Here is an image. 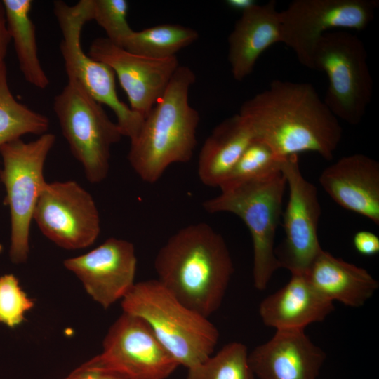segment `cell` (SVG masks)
Segmentation results:
<instances>
[{"label":"cell","mask_w":379,"mask_h":379,"mask_svg":"<svg viewBox=\"0 0 379 379\" xmlns=\"http://www.w3.org/2000/svg\"><path fill=\"white\" fill-rule=\"evenodd\" d=\"M255 140L285 158L305 152L331 160L342 138L338 119L309 83L275 79L238 113Z\"/></svg>","instance_id":"6da1fadb"},{"label":"cell","mask_w":379,"mask_h":379,"mask_svg":"<svg viewBox=\"0 0 379 379\" xmlns=\"http://www.w3.org/2000/svg\"><path fill=\"white\" fill-rule=\"evenodd\" d=\"M154 267L161 284L207 318L220 307L234 273L225 239L205 222L173 234L157 252Z\"/></svg>","instance_id":"7a4b0ae2"},{"label":"cell","mask_w":379,"mask_h":379,"mask_svg":"<svg viewBox=\"0 0 379 379\" xmlns=\"http://www.w3.org/2000/svg\"><path fill=\"white\" fill-rule=\"evenodd\" d=\"M195 81L192 69L180 65L131 140L128 159L143 181L154 183L171 164L192 159L200 121L199 112L189 102Z\"/></svg>","instance_id":"3957f363"},{"label":"cell","mask_w":379,"mask_h":379,"mask_svg":"<svg viewBox=\"0 0 379 379\" xmlns=\"http://www.w3.org/2000/svg\"><path fill=\"white\" fill-rule=\"evenodd\" d=\"M123 312L139 317L179 366L192 367L213 354L220 337L207 317L182 304L157 279L135 283Z\"/></svg>","instance_id":"277c9868"},{"label":"cell","mask_w":379,"mask_h":379,"mask_svg":"<svg viewBox=\"0 0 379 379\" xmlns=\"http://www.w3.org/2000/svg\"><path fill=\"white\" fill-rule=\"evenodd\" d=\"M286 186L281 170L256 179L223 184L220 194L203 203L206 212L233 213L247 226L253 244V284L260 291L266 288L280 268L274 239Z\"/></svg>","instance_id":"5b68a950"},{"label":"cell","mask_w":379,"mask_h":379,"mask_svg":"<svg viewBox=\"0 0 379 379\" xmlns=\"http://www.w3.org/2000/svg\"><path fill=\"white\" fill-rule=\"evenodd\" d=\"M311 69L327 75L328 86L323 100L333 114L349 124H359L373 94L363 41L348 30L325 33L314 48Z\"/></svg>","instance_id":"8992f818"},{"label":"cell","mask_w":379,"mask_h":379,"mask_svg":"<svg viewBox=\"0 0 379 379\" xmlns=\"http://www.w3.org/2000/svg\"><path fill=\"white\" fill-rule=\"evenodd\" d=\"M55 142V135L47 132L33 141L13 140L0 150L3 163L0 180L5 187V201L11 214L9 257L14 264L24 263L28 258L30 225L47 184L44 164Z\"/></svg>","instance_id":"52a82bcc"},{"label":"cell","mask_w":379,"mask_h":379,"mask_svg":"<svg viewBox=\"0 0 379 379\" xmlns=\"http://www.w3.org/2000/svg\"><path fill=\"white\" fill-rule=\"evenodd\" d=\"M53 111L70 151L86 179L100 183L107 176L112 147L123 136L102 105L76 80L69 79L55 96Z\"/></svg>","instance_id":"ba28073f"},{"label":"cell","mask_w":379,"mask_h":379,"mask_svg":"<svg viewBox=\"0 0 379 379\" xmlns=\"http://www.w3.org/2000/svg\"><path fill=\"white\" fill-rule=\"evenodd\" d=\"M90 6V0H80L73 6L62 1L53 3V12L62 35L60 51L65 72L68 79L78 81L95 100L113 111L123 136L132 140L140 131L145 118L119 98L113 70L85 53L81 47L83 27L91 20Z\"/></svg>","instance_id":"9c48e42d"},{"label":"cell","mask_w":379,"mask_h":379,"mask_svg":"<svg viewBox=\"0 0 379 379\" xmlns=\"http://www.w3.org/2000/svg\"><path fill=\"white\" fill-rule=\"evenodd\" d=\"M377 0H295L280 11L281 43L300 63L311 69L314 48L325 33L335 29L360 31L374 18Z\"/></svg>","instance_id":"30bf717a"},{"label":"cell","mask_w":379,"mask_h":379,"mask_svg":"<svg viewBox=\"0 0 379 379\" xmlns=\"http://www.w3.org/2000/svg\"><path fill=\"white\" fill-rule=\"evenodd\" d=\"M33 220L42 234L67 250L85 248L100 232V218L91 194L73 180L47 182Z\"/></svg>","instance_id":"8fae6325"},{"label":"cell","mask_w":379,"mask_h":379,"mask_svg":"<svg viewBox=\"0 0 379 379\" xmlns=\"http://www.w3.org/2000/svg\"><path fill=\"white\" fill-rule=\"evenodd\" d=\"M281 171L289 195L284 213L285 238L275 255L280 268L305 274L322 250L317 235L321 213L317 190L303 177L298 155L285 157Z\"/></svg>","instance_id":"7c38bea8"},{"label":"cell","mask_w":379,"mask_h":379,"mask_svg":"<svg viewBox=\"0 0 379 379\" xmlns=\"http://www.w3.org/2000/svg\"><path fill=\"white\" fill-rule=\"evenodd\" d=\"M98 356L129 379H166L179 366L149 326L124 312L109 327Z\"/></svg>","instance_id":"4fadbf2b"},{"label":"cell","mask_w":379,"mask_h":379,"mask_svg":"<svg viewBox=\"0 0 379 379\" xmlns=\"http://www.w3.org/2000/svg\"><path fill=\"white\" fill-rule=\"evenodd\" d=\"M88 55L113 70L127 95L130 108L144 118L162 96L180 66L177 56L154 59L137 55L106 37L92 41Z\"/></svg>","instance_id":"5bb4252c"},{"label":"cell","mask_w":379,"mask_h":379,"mask_svg":"<svg viewBox=\"0 0 379 379\" xmlns=\"http://www.w3.org/2000/svg\"><path fill=\"white\" fill-rule=\"evenodd\" d=\"M63 264L104 309L122 299L135 284V248L122 239L109 238L85 254L66 259Z\"/></svg>","instance_id":"9a60e30c"},{"label":"cell","mask_w":379,"mask_h":379,"mask_svg":"<svg viewBox=\"0 0 379 379\" xmlns=\"http://www.w3.org/2000/svg\"><path fill=\"white\" fill-rule=\"evenodd\" d=\"M326 357L304 330H277L248 354V361L259 379H317Z\"/></svg>","instance_id":"2e32d148"},{"label":"cell","mask_w":379,"mask_h":379,"mask_svg":"<svg viewBox=\"0 0 379 379\" xmlns=\"http://www.w3.org/2000/svg\"><path fill=\"white\" fill-rule=\"evenodd\" d=\"M319 181L342 208L379 225V163L362 154L342 157L326 167Z\"/></svg>","instance_id":"e0dca14e"},{"label":"cell","mask_w":379,"mask_h":379,"mask_svg":"<svg viewBox=\"0 0 379 379\" xmlns=\"http://www.w3.org/2000/svg\"><path fill=\"white\" fill-rule=\"evenodd\" d=\"M279 42L281 18L274 0L257 4L242 13L227 39V59L234 79L241 81L249 76L260 55Z\"/></svg>","instance_id":"ac0fdd59"},{"label":"cell","mask_w":379,"mask_h":379,"mask_svg":"<svg viewBox=\"0 0 379 379\" xmlns=\"http://www.w3.org/2000/svg\"><path fill=\"white\" fill-rule=\"evenodd\" d=\"M334 307L305 274H292L286 285L260 302L259 314L263 324L276 331L304 330L324 321Z\"/></svg>","instance_id":"d6986e66"},{"label":"cell","mask_w":379,"mask_h":379,"mask_svg":"<svg viewBox=\"0 0 379 379\" xmlns=\"http://www.w3.org/2000/svg\"><path fill=\"white\" fill-rule=\"evenodd\" d=\"M305 275L324 298L351 307L363 306L379 287L378 281L366 269L323 249Z\"/></svg>","instance_id":"ffe728a7"},{"label":"cell","mask_w":379,"mask_h":379,"mask_svg":"<svg viewBox=\"0 0 379 379\" xmlns=\"http://www.w3.org/2000/svg\"><path fill=\"white\" fill-rule=\"evenodd\" d=\"M254 140L248 124L238 113L218 124L199 154L197 173L201 182L219 187Z\"/></svg>","instance_id":"44dd1931"},{"label":"cell","mask_w":379,"mask_h":379,"mask_svg":"<svg viewBox=\"0 0 379 379\" xmlns=\"http://www.w3.org/2000/svg\"><path fill=\"white\" fill-rule=\"evenodd\" d=\"M11 40L13 41L20 69L27 82L46 89L50 80L39 58L36 27L31 17V0H2Z\"/></svg>","instance_id":"7402d4cb"},{"label":"cell","mask_w":379,"mask_h":379,"mask_svg":"<svg viewBox=\"0 0 379 379\" xmlns=\"http://www.w3.org/2000/svg\"><path fill=\"white\" fill-rule=\"evenodd\" d=\"M198 32L178 24H161L133 31L122 48L128 51L154 59H166L195 42Z\"/></svg>","instance_id":"603a6c76"},{"label":"cell","mask_w":379,"mask_h":379,"mask_svg":"<svg viewBox=\"0 0 379 379\" xmlns=\"http://www.w3.org/2000/svg\"><path fill=\"white\" fill-rule=\"evenodd\" d=\"M50 121L43 114L18 101L8 81L6 66L0 70V150L6 143L27 134L41 135Z\"/></svg>","instance_id":"cb8c5ba5"},{"label":"cell","mask_w":379,"mask_h":379,"mask_svg":"<svg viewBox=\"0 0 379 379\" xmlns=\"http://www.w3.org/2000/svg\"><path fill=\"white\" fill-rule=\"evenodd\" d=\"M185 379H255V375L249 364L246 346L232 342L187 368Z\"/></svg>","instance_id":"d4e9b609"},{"label":"cell","mask_w":379,"mask_h":379,"mask_svg":"<svg viewBox=\"0 0 379 379\" xmlns=\"http://www.w3.org/2000/svg\"><path fill=\"white\" fill-rule=\"evenodd\" d=\"M284 159L265 143L254 140L222 185L256 179L281 171Z\"/></svg>","instance_id":"484cf974"},{"label":"cell","mask_w":379,"mask_h":379,"mask_svg":"<svg viewBox=\"0 0 379 379\" xmlns=\"http://www.w3.org/2000/svg\"><path fill=\"white\" fill-rule=\"evenodd\" d=\"M128 3L126 0H91V20L106 33V38L122 47L134 31L128 20Z\"/></svg>","instance_id":"4316f807"},{"label":"cell","mask_w":379,"mask_h":379,"mask_svg":"<svg viewBox=\"0 0 379 379\" xmlns=\"http://www.w3.org/2000/svg\"><path fill=\"white\" fill-rule=\"evenodd\" d=\"M34 305L14 274L0 277V324L15 328L25 320V314Z\"/></svg>","instance_id":"83f0119b"},{"label":"cell","mask_w":379,"mask_h":379,"mask_svg":"<svg viewBox=\"0 0 379 379\" xmlns=\"http://www.w3.org/2000/svg\"><path fill=\"white\" fill-rule=\"evenodd\" d=\"M64 379H129L107 367L98 355L74 369Z\"/></svg>","instance_id":"f1b7e54d"},{"label":"cell","mask_w":379,"mask_h":379,"mask_svg":"<svg viewBox=\"0 0 379 379\" xmlns=\"http://www.w3.org/2000/svg\"><path fill=\"white\" fill-rule=\"evenodd\" d=\"M353 244L360 254L372 256L379 253V237L372 232L360 230L353 237Z\"/></svg>","instance_id":"f546056e"},{"label":"cell","mask_w":379,"mask_h":379,"mask_svg":"<svg viewBox=\"0 0 379 379\" xmlns=\"http://www.w3.org/2000/svg\"><path fill=\"white\" fill-rule=\"evenodd\" d=\"M11 41L4 6L0 1V70L6 66L5 58Z\"/></svg>","instance_id":"4dcf8cb0"},{"label":"cell","mask_w":379,"mask_h":379,"mask_svg":"<svg viewBox=\"0 0 379 379\" xmlns=\"http://www.w3.org/2000/svg\"><path fill=\"white\" fill-rule=\"evenodd\" d=\"M226 4L230 8L240 11L242 13L257 4V3L254 0H227Z\"/></svg>","instance_id":"1f68e13d"}]
</instances>
